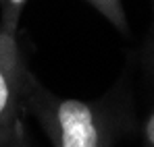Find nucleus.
<instances>
[{
    "label": "nucleus",
    "instance_id": "f257e3e1",
    "mask_svg": "<svg viewBox=\"0 0 154 147\" xmlns=\"http://www.w3.org/2000/svg\"><path fill=\"white\" fill-rule=\"evenodd\" d=\"M23 106L52 147H115L133 124L129 93L121 83L100 99H71L52 93L25 69Z\"/></svg>",
    "mask_w": 154,
    "mask_h": 147
},
{
    "label": "nucleus",
    "instance_id": "f03ea898",
    "mask_svg": "<svg viewBox=\"0 0 154 147\" xmlns=\"http://www.w3.org/2000/svg\"><path fill=\"white\" fill-rule=\"evenodd\" d=\"M25 69L17 37L0 31V141L23 128Z\"/></svg>",
    "mask_w": 154,
    "mask_h": 147
},
{
    "label": "nucleus",
    "instance_id": "7ed1b4c3",
    "mask_svg": "<svg viewBox=\"0 0 154 147\" xmlns=\"http://www.w3.org/2000/svg\"><path fill=\"white\" fill-rule=\"evenodd\" d=\"M92 8H96L108 23L112 25L119 33H129V23H127V15L123 8L121 0H85Z\"/></svg>",
    "mask_w": 154,
    "mask_h": 147
},
{
    "label": "nucleus",
    "instance_id": "20e7f679",
    "mask_svg": "<svg viewBox=\"0 0 154 147\" xmlns=\"http://www.w3.org/2000/svg\"><path fill=\"white\" fill-rule=\"evenodd\" d=\"M27 0H0V31L15 35Z\"/></svg>",
    "mask_w": 154,
    "mask_h": 147
},
{
    "label": "nucleus",
    "instance_id": "39448f33",
    "mask_svg": "<svg viewBox=\"0 0 154 147\" xmlns=\"http://www.w3.org/2000/svg\"><path fill=\"white\" fill-rule=\"evenodd\" d=\"M142 147H154V110L142 124Z\"/></svg>",
    "mask_w": 154,
    "mask_h": 147
},
{
    "label": "nucleus",
    "instance_id": "423d86ee",
    "mask_svg": "<svg viewBox=\"0 0 154 147\" xmlns=\"http://www.w3.org/2000/svg\"><path fill=\"white\" fill-rule=\"evenodd\" d=\"M142 60H144V66H146L148 75L154 79V31L150 33V37H148V44H146V48H144Z\"/></svg>",
    "mask_w": 154,
    "mask_h": 147
},
{
    "label": "nucleus",
    "instance_id": "0eeeda50",
    "mask_svg": "<svg viewBox=\"0 0 154 147\" xmlns=\"http://www.w3.org/2000/svg\"><path fill=\"white\" fill-rule=\"evenodd\" d=\"M0 147H29L25 128H21V131H17L15 135H11V137H6V139H2V141H0Z\"/></svg>",
    "mask_w": 154,
    "mask_h": 147
},
{
    "label": "nucleus",
    "instance_id": "6e6552de",
    "mask_svg": "<svg viewBox=\"0 0 154 147\" xmlns=\"http://www.w3.org/2000/svg\"><path fill=\"white\" fill-rule=\"evenodd\" d=\"M152 6H154V0H152ZM152 31H154V25H152Z\"/></svg>",
    "mask_w": 154,
    "mask_h": 147
}]
</instances>
